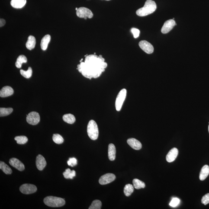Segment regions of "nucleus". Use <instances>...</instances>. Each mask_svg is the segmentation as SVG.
Wrapping results in <instances>:
<instances>
[{"label": "nucleus", "instance_id": "obj_1", "mask_svg": "<svg viewBox=\"0 0 209 209\" xmlns=\"http://www.w3.org/2000/svg\"><path fill=\"white\" fill-rule=\"evenodd\" d=\"M101 55H88L86 57L85 62H81L78 65L77 69L85 78L90 79L97 78L107 67V64Z\"/></svg>", "mask_w": 209, "mask_h": 209}, {"label": "nucleus", "instance_id": "obj_2", "mask_svg": "<svg viewBox=\"0 0 209 209\" xmlns=\"http://www.w3.org/2000/svg\"><path fill=\"white\" fill-rule=\"evenodd\" d=\"M156 9V5L155 1L152 0H147L144 6L138 9L136 12V14L139 16H145L153 13Z\"/></svg>", "mask_w": 209, "mask_h": 209}, {"label": "nucleus", "instance_id": "obj_3", "mask_svg": "<svg viewBox=\"0 0 209 209\" xmlns=\"http://www.w3.org/2000/svg\"><path fill=\"white\" fill-rule=\"evenodd\" d=\"M43 202L46 205L51 207H61L65 204L64 199L52 196L45 197Z\"/></svg>", "mask_w": 209, "mask_h": 209}, {"label": "nucleus", "instance_id": "obj_4", "mask_svg": "<svg viewBox=\"0 0 209 209\" xmlns=\"http://www.w3.org/2000/svg\"><path fill=\"white\" fill-rule=\"evenodd\" d=\"M87 133L90 138L95 140L98 138L99 131L97 123L94 120H90L87 126Z\"/></svg>", "mask_w": 209, "mask_h": 209}, {"label": "nucleus", "instance_id": "obj_5", "mask_svg": "<svg viewBox=\"0 0 209 209\" xmlns=\"http://www.w3.org/2000/svg\"><path fill=\"white\" fill-rule=\"evenodd\" d=\"M127 95V90L126 89L121 90L119 92L116 98L115 106L116 110L117 111H120L122 108Z\"/></svg>", "mask_w": 209, "mask_h": 209}, {"label": "nucleus", "instance_id": "obj_6", "mask_svg": "<svg viewBox=\"0 0 209 209\" xmlns=\"http://www.w3.org/2000/svg\"><path fill=\"white\" fill-rule=\"evenodd\" d=\"M76 15L80 18H83L85 20H86L88 18H92L94 16L92 11L89 9L85 7H81L78 8L76 11Z\"/></svg>", "mask_w": 209, "mask_h": 209}, {"label": "nucleus", "instance_id": "obj_7", "mask_svg": "<svg viewBox=\"0 0 209 209\" xmlns=\"http://www.w3.org/2000/svg\"><path fill=\"white\" fill-rule=\"evenodd\" d=\"M26 119L28 124L36 125L40 121V115L38 113L36 112H32L28 115Z\"/></svg>", "mask_w": 209, "mask_h": 209}, {"label": "nucleus", "instance_id": "obj_8", "mask_svg": "<svg viewBox=\"0 0 209 209\" xmlns=\"http://www.w3.org/2000/svg\"><path fill=\"white\" fill-rule=\"evenodd\" d=\"M20 190L23 194H29L36 192L37 191V188L33 184H25L20 186Z\"/></svg>", "mask_w": 209, "mask_h": 209}, {"label": "nucleus", "instance_id": "obj_9", "mask_svg": "<svg viewBox=\"0 0 209 209\" xmlns=\"http://www.w3.org/2000/svg\"><path fill=\"white\" fill-rule=\"evenodd\" d=\"M116 177L114 174L108 173L102 175L100 178L99 182L101 185H106L113 182L115 180Z\"/></svg>", "mask_w": 209, "mask_h": 209}, {"label": "nucleus", "instance_id": "obj_10", "mask_svg": "<svg viewBox=\"0 0 209 209\" xmlns=\"http://www.w3.org/2000/svg\"><path fill=\"white\" fill-rule=\"evenodd\" d=\"M139 45L140 48L148 54H151L154 51L153 46L146 40L141 41L139 42Z\"/></svg>", "mask_w": 209, "mask_h": 209}, {"label": "nucleus", "instance_id": "obj_11", "mask_svg": "<svg viewBox=\"0 0 209 209\" xmlns=\"http://www.w3.org/2000/svg\"><path fill=\"white\" fill-rule=\"evenodd\" d=\"M176 25L177 24L173 19L168 20L164 23L161 31L163 34H166L171 31L173 28L174 26Z\"/></svg>", "mask_w": 209, "mask_h": 209}, {"label": "nucleus", "instance_id": "obj_12", "mask_svg": "<svg viewBox=\"0 0 209 209\" xmlns=\"http://www.w3.org/2000/svg\"><path fill=\"white\" fill-rule=\"evenodd\" d=\"M9 163L12 166L17 169V170L22 171L24 170V165L22 162L15 158H13L10 159Z\"/></svg>", "mask_w": 209, "mask_h": 209}, {"label": "nucleus", "instance_id": "obj_13", "mask_svg": "<svg viewBox=\"0 0 209 209\" xmlns=\"http://www.w3.org/2000/svg\"><path fill=\"white\" fill-rule=\"evenodd\" d=\"M36 166L39 170H42L46 166V162L45 158L42 155H38L36 158Z\"/></svg>", "mask_w": 209, "mask_h": 209}, {"label": "nucleus", "instance_id": "obj_14", "mask_svg": "<svg viewBox=\"0 0 209 209\" xmlns=\"http://www.w3.org/2000/svg\"><path fill=\"white\" fill-rule=\"evenodd\" d=\"M178 154V150L176 148L171 149L166 156V160L168 162H173L176 159Z\"/></svg>", "mask_w": 209, "mask_h": 209}, {"label": "nucleus", "instance_id": "obj_15", "mask_svg": "<svg viewBox=\"0 0 209 209\" xmlns=\"http://www.w3.org/2000/svg\"><path fill=\"white\" fill-rule=\"evenodd\" d=\"M127 143L132 148L135 150H139L141 148V143L136 139L131 138L128 139Z\"/></svg>", "mask_w": 209, "mask_h": 209}, {"label": "nucleus", "instance_id": "obj_16", "mask_svg": "<svg viewBox=\"0 0 209 209\" xmlns=\"http://www.w3.org/2000/svg\"><path fill=\"white\" fill-rule=\"evenodd\" d=\"M14 94V90L9 86H6L2 88L0 91V97L2 98L10 96Z\"/></svg>", "mask_w": 209, "mask_h": 209}, {"label": "nucleus", "instance_id": "obj_17", "mask_svg": "<svg viewBox=\"0 0 209 209\" xmlns=\"http://www.w3.org/2000/svg\"><path fill=\"white\" fill-rule=\"evenodd\" d=\"M116 149L113 144H110L108 147V156L110 161H114L116 159Z\"/></svg>", "mask_w": 209, "mask_h": 209}, {"label": "nucleus", "instance_id": "obj_18", "mask_svg": "<svg viewBox=\"0 0 209 209\" xmlns=\"http://www.w3.org/2000/svg\"><path fill=\"white\" fill-rule=\"evenodd\" d=\"M27 0H11V4L13 8L21 9L25 6Z\"/></svg>", "mask_w": 209, "mask_h": 209}, {"label": "nucleus", "instance_id": "obj_19", "mask_svg": "<svg viewBox=\"0 0 209 209\" xmlns=\"http://www.w3.org/2000/svg\"><path fill=\"white\" fill-rule=\"evenodd\" d=\"M36 43V39L34 36H29L28 40L26 43V46L28 50H32L35 47Z\"/></svg>", "mask_w": 209, "mask_h": 209}, {"label": "nucleus", "instance_id": "obj_20", "mask_svg": "<svg viewBox=\"0 0 209 209\" xmlns=\"http://www.w3.org/2000/svg\"><path fill=\"white\" fill-rule=\"evenodd\" d=\"M51 37L50 35H45L41 42L40 46L42 50H46L47 49L48 46L50 42Z\"/></svg>", "mask_w": 209, "mask_h": 209}, {"label": "nucleus", "instance_id": "obj_21", "mask_svg": "<svg viewBox=\"0 0 209 209\" xmlns=\"http://www.w3.org/2000/svg\"><path fill=\"white\" fill-rule=\"evenodd\" d=\"M209 174V166L207 165H204L202 168L200 174V179L201 181H204L207 178Z\"/></svg>", "mask_w": 209, "mask_h": 209}, {"label": "nucleus", "instance_id": "obj_22", "mask_svg": "<svg viewBox=\"0 0 209 209\" xmlns=\"http://www.w3.org/2000/svg\"><path fill=\"white\" fill-rule=\"evenodd\" d=\"M63 120L68 124H72L75 123V118L73 115L68 114H65L63 116Z\"/></svg>", "mask_w": 209, "mask_h": 209}, {"label": "nucleus", "instance_id": "obj_23", "mask_svg": "<svg viewBox=\"0 0 209 209\" xmlns=\"http://www.w3.org/2000/svg\"><path fill=\"white\" fill-rule=\"evenodd\" d=\"M27 57L24 55H20L17 58L16 61L15 63L16 66L17 68H21L22 64L23 63H27Z\"/></svg>", "mask_w": 209, "mask_h": 209}, {"label": "nucleus", "instance_id": "obj_24", "mask_svg": "<svg viewBox=\"0 0 209 209\" xmlns=\"http://www.w3.org/2000/svg\"><path fill=\"white\" fill-rule=\"evenodd\" d=\"M0 169L6 174H11L12 173L11 168L2 161L0 162Z\"/></svg>", "mask_w": 209, "mask_h": 209}, {"label": "nucleus", "instance_id": "obj_25", "mask_svg": "<svg viewBox=\"0 0 209 209\" xmlns=\"http://www.w3.org/2000/svg\"><path fill=\"white\" fill-rule=\"evenodd\" d=\"M134 187L136 189H139L142 188H144L145 187V183L143 181L139 179L135 178L133 180V181Z\"/></svg>", "mask_w": 209, "mask_h": 209}, {"label": "nucleus", "instance_id": "obj_26", "mask_svg": "<svg viewBox=\"0 0 209 209\" xmlns=\"http://www.w3.org/2000/svg\"><path fill=\"white\" fill-rule=\"evenodd\" d=\"M134 188V186L130 184H127L125 186L124 192L126 196H130L133 193Z\"/></svg>", "mask_w": 209, "mask_h": 209}, {"label": "nucleus", "instance_id": "obj_27", "mask_svg": "<svg viewBox=\"0 0 209 209\" xmlns=\"http://www.w3.org/2000/svg\"><path fill=\"white\" fill-rule=\"evenodd\" d=\"M75 174H76L75 170H71L70 168L66 169L65 172L63 173L64 177L66 179H68V178L72 179L75 176Z\"/></svg>", "mask_w": 209, "mask_h": 209}, {"label": "nucleus", "instance_id": "obj_28", "mask_svg": "<svg viewBox=\"0 0 209 209\" xmlns=\"http://www.w3.org/2000/svg\"><path fill=\"white\" fill-rule=\"evenodd\" d=\"M13 109L11 108H0V116L4 117L9 115L13 112Z\"/></svg>", "mask_w": 209, "mask_h": 209}, {"label": "nucleus", "instance_id": "obj_29", "mask_svg": "<svg viewBox=\"0 0 209 209\" xmlns=\"http://www.w3.org/2000/svg\"><path fill=\"white\" fill-rule=\"evenodd\" d=\"M14 139L17 141V143L20 145L24 144L27 143L28 139L25 136H17L14 138Z\"/></svg>", "mask_w": 209, "mask_h": 209}, {"label": "nucleus", "instance_id": "obj_30", "mask_svg": "<svg viewBox=\"0 0 209 209\" xmlns=\"http://www.w3.org/2000/svg\"><path fill=\"white\" fill-rule=\"evenodd\" d=\"M20 72L21 75L24 77L28 79L31 76L32 74V69L31 67H29L27 71L21 69L20 71Z\"/></svg>", "mask_w": 209, "mask_h": 209}, {"label": "nucleus", "instance_id": "obj_31", "mask_svg": "<svg viewBox=\"0 0 209 209\" xmlns=\"http://www.w3.org/2000/svg\"><path fill=\"white\" fill-rule=\"evenodd\" d=\"M53 141L57 144H61L63 143L64 139L62 136L58 134H53L52 137Z\"/></svg>", "mask_w": 209, "mask_h": 209}, {"label": "nucleus", "instance_id": "obj_32", "mask_svg": "<svg viewBox=\"0 0 209 209\" xmlns=\"http://www.w3.org/2000/svg\"><path fill=\"white\" fill-rule=\"evenodd\" d=\"M101 202L99 200H95L93 201L89 209H101Z\"/></svg>", "mask_w": 209, "mask_h": 209}, {"label": "nucleus", "instance_id": "obj_33", "mask_svg": "<svg viewBox=\"0 0 209 209\" xmlns=\"http://www.w3.org/2000/svg\"><path fill=\"white\" fill-rule=\"evenodd\" d=\"M69 166L73 167L77 164V160L75 158H69L67 162Z\"/></svg>", "mask_w": 209, "mask_h": 209}, {"label": "nucleus", "instance_id": "obj_34", "mask_svg": "<svg viewBox=\"0 0 209 209\" xmlns=\"http://www.w3.org/2000/svg\"><path fill=\"white\" fill-rule=\"evenodd\" d=\"M180 200L178 198H174L170 203L169 205L172 207H175L179 204Z\"/></svg>", "mask_w": 209, "mask_h": 209}, {"label": "nucleus", "instance_id": "obj_35", "mask_svg": "<svg viewBox=\"0 0 209 209\" xmlns=\"http://www.w3.org/2000/svg\"><path fill=\"white\" fill-rule=\"evenodd\" d=\"M201 203L204 205H206L209 203V193L205 194L203 196L201 200Z\"/></svg>", "mask_w": 209, "mask_h": 209}, {"label": "nucleus", "instance_id": "obj_36", "mask_svg": "<svg viewBox=\"0 0 209 209\" xmlns=\"http://www.w3.org/2000/svg\"><path fill=\"white\" fill-rule=\"evenodd\" d=\"M131 32L133 33L134 38H136L139 37L140 31L138 29L135 28H132L131 30Z\"/></svg>", "mask_w": 209, "mask_h": 209}, {"label": "nucleus", "instance_id": "obj_37", "mask_svg": "<svg viewBox=\"0 0 209 209\" xmlns=\"http://www.w3.org/2000/svg\"><path fill=\"white\" fill-rule=\"evenodd\" d=\"M6 23L5 20L3 19H1L0 20V27H2L5 25Z\"/></svg>", "mask_w": 209, "mask_h": 209}, {"label": "nucleus", "instance_id": "obj_38", "mask_svg": "<svg viewBox=\"0 0 209 209\" xmlns=\"http://www.w3.org/2000/svg\"><path fill=\"white\" fill-rule=\"evenodd\" d=\"M82 60H83V59H81V60L80 61V62H82Z\"/></svg>", "mask_w": 209, "mask_h": 209}, {"label": "nucleus", "instance_id": "obj_39", "mask_svg": "<svg viewBox=\"0 0 209 209\" xmlns=\"http://www.w3.org/2000/svg\"><path fill=\"white\" fill-rule=\"evenodd\" d=\"M78 9V8H75V10H76L77 11V10Z\"/></svg>", "mask_w": 209, "mask_h": 209}, {"label": "nucleus", "instance_id": "obj_40", "mask_svg": "<svg viewBox=\"0 0 209 209\" xmlns=\"http://www.w3.org/2000/svg\"><path fill=\"white\" fill-rule=\"evenodd\" d=\"M208 131H209V126H208Z\"/></svg>", "mask_w": 209, "mask_h": 209}, {"label": "nucleus", "instance_id": "obj_41", "mask_svg": "<svg viewBox=\"0 0 209 209\" xmlns=\"http://www.w3.org/2000/svg\"><path fill=\"white\" fill-rule=\"evenodd\" d=\"M106 1H110V0H106Z\"/></svg>", "mask_w": 209, "mask_h": 209}]
</instances>
